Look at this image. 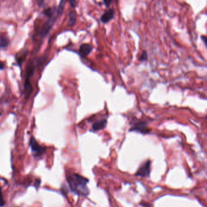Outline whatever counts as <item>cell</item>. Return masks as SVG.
Segmentation results:
<instances>
[{"label":"cell","instance_id":"obj_1","mask_svg":"<svg viewBox=\"0 0 207 207\" xmlns=\"http://www.w3.org/2000/svg\"><path fill=\"white\" fill-rule=\"evenodd\" d=\"M66 179L68 185L73 193L81 196H86L89 193L87 187L89 180L85 177L76 173H72L68 175Z\"/></svg>","mask_w":207,"mask_h":207},{"label":"cell","instance_id":"obj_2","mask_svg":"<svg viewBox=\"0 0 207 207\" xmlns=\"http://www.w3.org/2000/svg\"><path fill=\"white\" fill-rule=\"evenodd\" d=\"M30 146L33 154L35 157H40L43 156L46 151V148L39 145L36 140L32 137L30 140Z\"/></svg>","mask_w":207,"mask_h":207},{"label":"cell","instance_id":"obj_3","mask_svg":"<svg viewBox=\"0 0 207 207\" xmlns=\"http://www.w3.org/2000/svg\"><path fill=\"white\" fill-rule=\"evenodd\" d=\"M130 131H137L142 134H148L150 130L148 127L147 123L144 121H138L133 125L130 129Z\"/></svg>","mask_w":207,"mask_h":207},{"label":"cell","instance_id":"obj_4","mask_svg":"<svg viewBox=\"0 0 207 207\" xmlns=\"http://www.w3.org/2000/svg\"><path fill=\"white\" fill-rule=\"evenodd\" d=\"M151 172V161L148 160L143 164L137 170L136 176L142 177H149Z\"/></svg>","mask_w":207,"mask_h":207},{"label":"cell","instance_id":"obj_5","mask_svg":"<svg viewBox=\"0 0 207 207\" xmlns=\"http://www.w3.org/2000/svg\"><path fill=\"white\" fill-rule=\"evenodd\" d=\"M115 12L112 9H110L105 11L100 17V21L103 23H107L110 21L114 17Z\"/></svg>","mask_w":207,"mask_h":207},{"label":"cell","instance_id":"obj_6","mask_svg":"<svg viewBox=\"0 0 207 207\" xmlns=\"http://www.w3.org/2000/svg\"><path fill=\"white\" fill-rule=\"evenodd\" d=\"M93 50V47L90 44L84 43L80 46L79 52L81 55L83 57H86L89 55Z\"/></svg>","mask_w":207,"mask_h":207},{"label":"cell","instance_id":"obj_7","mask_svg":"<svg viewBox=\"0 0 207 207\" xmlns=\"http://www.w3.org/2000/svg\"><path fill=\"white\" fill-rule=\"evenodd\" d=\"M107 124V120L105 119L98 120L93 123L92 126V129L94 131L101 130L106 127Z\"/></svg>","mask_w":207,"mask_h":207},{"label":"cell","instance_id":"obj_8","mask_svg":"<svg viewBox=\"0 0 207 207\" xmlns=\"http://www.w3.org/2000/svg\"><path fill=\"white\" fill-rule=\"evenodd\" d=\"M28 53V51L27 49H23L20 52L17 53L15 56L16 60L19 66H21L24 60H25Z\"/></svg>","mask_w":207,"mask_h":207},{"label":"cell","instance_id":"obj_9","mask_svg":"<svg viewBox=\"0 0 207 207\" xmlns=\"http://www.w3.org/2000/svg\"><path fill=\"white\" fill-rule=\"evenodd\" d=\"M9 39L5 34H0V48L7 47L9 44Z\"/></svg>","mask_w":207,"mask_h":207},{"label":"cell","instance_id":"obj_10","mask_svg":"<svg viewBox=\"0 0 207 207\" xmlns=\"http://www.w3.org/2000/svg\"><path fill=\"white\" fill-rule=\"evenodd\" d=\"M76 21V12L75 11H71L69 13L68 26H73Z\"/></svg>","mask_w":207,"mask_h":207},{"label":"cell","instance_id":"obj_11","mask_svg":"<svg viewBox=\"0 0 207 207\" xmlns=\"http://www.w3.org/2000/svg\"><path fill=\"white\" fill-rule=\"evenodd\" d=\"M139 60L140 61H146L148 60V54L146 51H144L142 52V53L141 54V55L140 56Z\"/></svg>","mask_w":207,"mask_h":207},{"label":"cell","instance_id":"obj_12","mask_svg":"<svg viewBox=\"0 0 207 207\" xmlns=\"http://www.w3.org/2000/svg\"><path fill=\"white\" fill-rule=\"evenodd\" d=\"M4 204H5V202L3 199L2 190H1V187H0V206H3L4 205Z\"/></svg>","mask_w":207,"mask_h":207},{"label":"cell","instance_id":"obj_13","mask_svg":"<svg viewBox=\"0 0 207 207\" xmlns=\"http://www.w3.org/2000/svg\"><path fill=\"white\" fill-rule=\"evenodd\" d=\"M103 3H104V4L106 5V7H109L111 4L112 3V1H103Z\"/></svg>","mask_w":207,"mask_h":207},{"label":"cell","instance_id":"obj_14","mask_svg":"<svg viewBox=\"0 0 207 207\" xmlns=\"http://www.w3.org/2000/svg\"><path fill=\"white\" fill-rule=\"evenodd\" d=\"M4 64L3 63V62L0 61V70H3L4 69Z\"/></svg>","mask_w":207,"mask_h":207},{"label":"cell","instance_id":"obj_15","mask_svg":"<svg viewBox=\"0 0 207 207\" xmlns=\"http://www.w3.org/2000/svg\"><path fill=\"white\" fill-rule=\"evenodd\" d=\"M69 3H70L71 5V6H72V7H75L76 6V2H75V1H71Z\"/></svg>","mask_w":207,"mask_h":207},{"label":"cell","instance_id":"obj_16","mask_svg":"<svg viewBox=\"0 0 207 207\" xmlns=\"http://www.w3.org/2000/svg\"><path fill=\"white\" fill-rule=\"evenodd\" d=\"M201 38H202V39H203V41H204V44H206V40H205V39H206V38H205V37H204V36H202V37H201Z\"/></svg>","mask_w":207,"mask_h":207}]
</instances>
